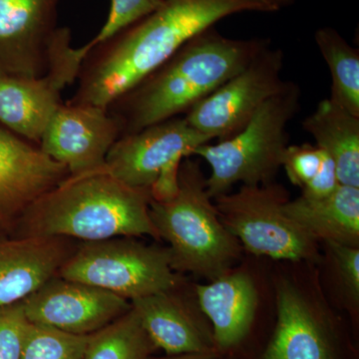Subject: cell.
<instances>
[{
	"instance_id": "obj_27",
	"label": "cell",
	"mask_w": 359,
	"mask_h": 359,
	"mask_svg": "<svg viewBox=\"0 0 359 359\" xmlns=\"http://www.w3.org/2000/svg\"><path fill=\"white\" fill-rule=\"evenodd\" d=\"M340 280L348 294L358 301L359 297V247L327 243Z\"/></svg>"
},
{
	"instance_id": "obj_22",
	"label": "cell",
	"mask_w": 359,
	"mask_h": 359,
	"mask_svg": "<svg viewBox=\"0 0 359 359\" xmlns=\"http://www.w3.org/2000/svg\"><path fill=\"white\" fill-rule=\"evenodd\" d=\"M157 349L132 308L89 335L85 359H147Z\"/></svg>"
},
{
	"instance_id": "obj_14",
	"label": "cell",
	"mask_w": 359,
	"mask_h": 359,
	"mask_svg": "<svg viewBox=\"0 0 359 359\" xmlns=\"http://www.w3.org/2000/svg\"><path fill=\"white\" fill-rule=\"evenodd\" d=\"M69 176L39 145L0 124V222L20 219L30 205Z\"/></svg>"
},
{
	"instance_id": "obj_7",
	"label": "cell",
	"mask_w": 359,
	"mask_h": 359,
	"mask_svg": "<svg viewBox=\"0 0 359 359\" xmlns=\"http://www.w3.org/2000/svg\"><path fill=\"white\" fill-rule=\"evenodd\" d=\"M287 191L276 184L242 186L212 199L224 228L257 256L292 262L320 259L318 241L283 211Z\"/></svg>"
},
{
	"instance_id": "obj_10",
	"label": "cell",
	"mask_w": 359,
	"mask_h": 359,
	"mask_svg": "<svg viewBox=\"0 0 359 359\" xmlns=\"http://www.w3.org/2000/svg\"><path fill=\"white\" fill-rule=\"evenodd\" d=\"M210 142L185 118H172L120 137L108 153L105 167L125 185L150 193L163 172L179 167L196 148Z\"/></svg>"
},
{
	"instance_id": "obj_24",
	"label": "cell",
	"mask_w": 359,
	"mask_h": 359,
	"mask_svg": "<svg viewBox=\"0 0 359 359\" xmlns=\"http://www.w3.org/2000/svg\"><path fill=\"white\" fill-rule=\"evenodd\" d=\"M88 339L30 323L21 359H85Z\"/></svg>"
},
{
	"instance_id": "obj_13",
	"label": "cell",
	"mask_w": 359,
	"mask_h": 359,
	"mask_svg": "<svg viewBox=\"0 0 359 359\" xmlns=\"http://www.w3.org/2000/svg\"><path fill=\"white\" fill-rule=\"evenodd\" d=\"M60 0H0V75L39 77L48 70Z\"/></svg>"
},
{
	"instance_id": "obj_1",
	"label": "cell",
	"mask_w": 359,
	"mask_h": 359,
	"mask_svg": "<svg viewBox=\"0 0 359 359\" xmlns=\"http://www.w3.org/2000/svg\"><path fill=\"white\" fill-rule=\"evenodd\" d=\"M297 0H164L145 18L89 49L69 103L107 109L189 40L226 16L276 13Z\"/></svg>"
},
{
	"instance_id": "obj_28",
	"label": "cell",
	"mask_w": 359,
	"mask_h": 359,
	"mask_svg": "<svg viewBox=\"0 0 359 359\" xmlns=\"http://www.w3.org/2000/svg\"><path fill=\"white\" fill-rule=\"evenodd\" d=\"M147 359H221L219 354H181L168 355L167 358H148Z\"/></svg>"
},
{
	"instance_id": "obj_19",
	"label": "cell",
	"mask_w": 359,
	"mask_h": 359,
	"mask_svg": "<svg viewBox=\"0 0 359 359\" xmlns=\"http://www.w3.org/2000/svg\"><path fill=\"white\" fill-rule=\"evenodd\" d=\"M283 211L316 241L359 247V188L339 185L327 197L287 200Z\"/></svg>"
},
{
	"instance_id": "obj_18",
	"label": "cell",
	"mask_w": 359,
	"mask_h": 359,
	"mask_svg": "<svg viewBox=\"0 0 359 359\" xmlns=\"http://www.w3.org/2000/svg\"><path fill=\"white\" fill-rule=\"evenodd\" d=\"M200 311L212 323L219 353L238 346L249 334L256 316L257 290L245 273H228L195 287Z\"/></svg>"
},
{
	"instance_id": "obj_5",
	"label": "cell",
	"mask_w": 359,
	"mask_h": 359,
	"mask_svg": "<svg viewBox=\"0 0 359 359\" xmlns=\"http://www.w3.org/2000/svg\"><path fill=\"white\" fill-rule=\"evenodd\" d=\"M301 87L292 81L257 110L242 131L217 144H203L190 157L204 159L211 168L207 191L212 199L243 186L269 184L282 168L289 146L287 125L301 106Z\"/></svg>"
},
{
	"instance_id": "obj_4",
	"label": "cell",
	"mask_w": 359,
	"mask_h": 359,
	"mask_svg": "<svg viewBox=\"0 0 359 359\" xmlns=\"http://www.w3.org/2000/svg\"><path fill=\"white\" fill-rule=\"evenodd\" d=\"M149 214L159 238L169 244L172 268L214 280L230 273L242 245L224 228L207 191L198 161L180 165L178 191L164 201L150 200Z\"/></svg>"
},
{
	"instance_id": "obj_20",
	"label": "cell",
	"mask_w": 359,
	"mask_h": 359,
	"mask_svg": "<svg viewBox=\"0 0 359 359\" xmlns=\"http://www.w3.org/2000/svg\"><path fill=\"white\" fill-rule=\"evenodd\" d=\"M302 128L334 161L340 185L359 188V116L323 99L304 119Z\"/></svg>"
},
{
	"instance_id": "obj_23",
	"label": "cell",
	"mask_w": 359,
	"mask_h": 359,
	"mask_svg": "<svg viewBox=\"0 0 359 359\" xmlns=\"http://www.w3.org/2000/svg\"><path fill=\"white\" fill-rule=\"evenodd\" d=\"M282 167L302 197H327L340 185L334 161L316 145H289L283 153Z\"/></svg>"
},
{
	"instance_id": "obj_6",
	"label": "cell",
	"mask_w": 359,
	"mask_h": 359,
	"mask_svg": "<svg viewBox=\"0 0 359 359\" xmlns=\"http://www.w3.org/2000/svg\"><path fill=\"white\" fill-rule=\"evenodd\" d=\"M57 275L130 302L176 289L181 283L168 249L143 244L133 237L80 242Z\"/></svg>"
},
{
	"instance_id": "obj_11",
	"label": "cell",
	"mask_w": 359,
	"mask_h": 359,
	"mask_svg": "<svg viewBox=\"0 0 359 359\" xmlns=\"http://www.w3.org/2000/svg\"><path fill=\"white\" fill-rule=\"evenodd\" d=\"M21 302L29 323L77 335L99 332L132 309L120 295L58 275Z\"/></svg>"
},
{
	"instance_id": "obj_2",
	"label": "cell",
	"mask_w": 359,
	"mask_h": 359,
	"mask_svg": "<svg viewBox=\"0 0 359 359\" xmlns=\"http://www.w3.org/2000/svg\"><path fill=\"white\" fill-rule=\"evenodd\" d=\"M268 46V39H229L209 28L106 110L119 125L120 137L187 114Z\"/></svg>"
},
{
	"instance_id": "obj_17",
	"label": "cell",
	"mask_w": 359,
	"mask_h": 359,
	"mask_svg": "<svg viewBox=\"0 0 359 359\" xmlns=\"http://www.w3.org/2000/svg\"><path fill=\"white\" fill-rule=\"evenodd\" d=\"M278 320L262 359H339L327 327L287 280L276 287Z\"/></svg>"
},
{
	"instance_id": "obj_26",
	"label": "cell",
	"mask_w": 359,
	"mask_h": 359,
	"mask_svg": "<svg viewBox=\"0 0 359 359\" xmlns=\"http://www.w3.org/2000/svg\"><path fill=\"white\" fill-rule=\"evenodd\" d=\"M29 325L22 302L0 306V359H21Z\"/></svg>"
},
{
	"instance_id": "obj_15",
	"label": "cell",
	"mask_w": 359,
	"mask_h": 359,
	"mask_svg": "<svg viewBox=\"0 0 359 359\" xmlns=\"http://www.w3.org/2000/svg\"><path fill=\"white\" fill-rule=\"evenodd\" d=\"M66 237H20L0 243V306L22 302L53 276L77 249Z\"/></svg>"
},
{
	"instance_id": "obj_3",
	"label": "cell",
	"mask_w": 359,
	"mask_h": 359,
	"mask_svg": "<svg viewBox=\"0 0 359 359\" xmlns=\"http://www.w3.org/2000/svg\"><path fill=\"white\" fill-rule=\"evenodd\" d=\"M151 195L120 182L106 167L44 194L20 219V237H66L95 242L115 237L160 240L149 214Z\"/></svg>"
},
{
	"instance_id": "obj_25",
	"label": "cell",
	"mask_w": 359,
	"mask_h": 359,
	"mask_svg": "<svg viewBox=\"0 0 359 359\" xmlns=\"http://www.w3.org/2000/svg\"><path fill=\"white\" fill-rule=\"evenodd\" d=\"M164 0H111L107 20L98 34L85 44L88 48L111 39L154 13Z\"/></svg>"
},
{
	"instance_id": "obj_12",
	"label": "cell",
	"mask_w": 359,
	"mask_h": 359,
	"mask_svg": "<svg viewBox=\"0 0 359 359\" xmlns=\"http://www.w3.org/2000/svg\"><path fill=\"white\" fill-rule=\"evenodd\" d=\"M121 136L119 125L103 108L63 103L51 118L39 144L44 154L77 176L105 166Z\"/></svg>"
},
{
	"instance_id": "obj_8",
	"label": "cell",
	"mask_w": 359,
	"mask_h": 359,
	"mask_svg": "<svg viewBox=\"0 0 359 359\" xmlns=\"http://www.w3.org/2000/svg\"><path fill=\"white\" fill-rule=\"evenodd\" d=\"M87 53L84 45L78 48L71 46L69 28L58 27L44 75H0V124L39 145L47 125L63 104V89L77 79Z\"/></svg>"
},
{
	"instance_id": "obj_9",
	"label": "cell",
	"mask_w": 359,
	"mask_h": 359,
	"mask_svg": "<svg viewBox=\"0 0 359 359\" xmlns=\"http://www.w3.org/2000/svg\"><path fill=\"white\" fill-rule=\"evenodd\" d=\"M283 58L280 49L266 47L247 67L189 111L186 121L212 141L235 136L285 86Z\"/></svg>"
},
{
	"instance_id": "obj_21",
	"label": "cell",
	"mask_w": 359,
	"mask_h": 359,
	"mask_svg": "<svg viewBox=\"0 0 359 359\" xmlns=\"http://www.w3.org/2000/svg\"><path fill=\"white\" fill-rule=\"evenodd\" d=\"M332 76L330 100L359 116V52L334 28L323 27L314 35Z\"/></svg>"
},
{
	"instance_id": "obj_16",
	"label": "cell",
	"mask_w": 359,
	"mask_h": 359,
	"mask_svg": "<svg viewBox=\"0 0 359 359\" xmlns=\"http://www.w3.org/2000/svg\"><path fill=\"white\" fill-rule=\"evenodd\" d=\"M176 289L131 302L149 337L167 355L219 354L212 327Z\"/></svg>"
}]
</instances>
